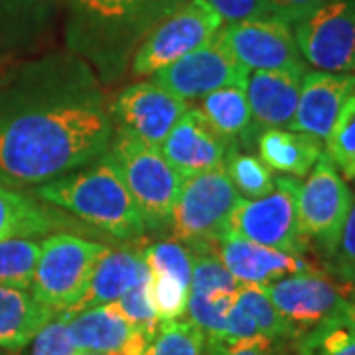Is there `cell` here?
<instances>
[{
    "instance_id": "1",
    "label": "cell",
    "mask_w": 355,
    "mask_h": 355,
    "mask_svg": "<svg viewBox=\"0 0 355 355\" xmlns=\"http://www.w3.org/2000/svg\"><path fill=\"white\" fill-rule=\"evenodd\" d=\"M111 99L95 69L69 50L0 73V182L34 190L109 150Z\"/></svg>"
},
{
    "instance_id": "2",
    "label": "cell",
    "mask_w": 355,
    "mask_h": 355,
    "mask_svg": "<svg viewBox=\"0 0 355 355\" xmlns=\"http://www.w3.org/2000/svg\"><path fill=\"white\" fill-rule=\"evenodd\" d=\"M65 14L67 50L83 58L105 83L130 67L132 53L160 20L186 0H58Z\"/></svg>"
},
{
    "instance_id": "3",
    "label": "cell",
    "mask_w": 355,
    "mask_h": 355,
    "mask_svg": "<svg viewBox=\"0 0 355 355\" xmlns=\"http://www.w3.org/2000/svg\"><path fill=\"white\" fill-rule=\"evenodd\" d=\"M28 191L40 202L69 211L113 239L132 241L148 229L123 178L105 154L50 184Z\"/></svg>"
},
{
    "instance_id": "4",
    "label": "cell",
    "mask_w": 355,
    "mask_h": 355,
    "mask_svg": "<svg viewBox=\"0 0 355 355\" xmlns=\"http://www.w3.org/2000/svg\"><path fill=\"white\" fill-rule=\"evenodd\" d=\"M105 156L123 178L146 227L168 225L184 178L166 160L162 150L125 128L114 127Z\"/></svg>"
},
{
    "instance_id": "5",
    "label": "cell",
    "mask_w": 355,
    "mask_h": 355,
    "mask_svg": "<svg viewBox=\"0 0 355 355\" xmlns=\"http://www.w3.org/2000/svg\"><path fill=\"white\" fill-rule=\"evenodd\" d=\"M107 245L76 233H50L40 239L30 291L53 312H67L85 294L91 272Z\"/></svg>"
},
{
    "instance_id": "6",
    "label": "cell",
    "mask_w": 355,
    "mask_h": 355,
    "mask_svg": "<svg viewBox=\"0 0 355 355\" xmlns=\"http://www.w3.org/2000/svg\"><path fill=\"white\" fill-rule=\"evenodd\" d=\"M241 196L233 188L225 168L186 178L174 203L172 239L188 247L214 245L227 235V225Z\"/></svg>"
},
{
    "instance_id": "7",
    "label": "cell",
    "mask_w": 355,
    "mask_h": 355,
    "mask_svg": "<svg viewBox=\"0 0 355 355\" xmlns=\"http://www.w3.org/2000/svg\"><path fill=\"white\" fill-rule=\"evenodd\" d=\"M300 178L277 176L275 190L263 198L243 200L235 205L227 225V235L241 237L284 253L304 254L310 243L298 219Z\"/></svg>"
},
{
    "instance_id": "8",
    "label": "cell",
    "mask_w": 355,
    "mask_h": 355,
    "mask_svg": "<svg viewBox=\"0 0 355 355\" xmlns=\"http://www.w3.org/2000/svg\"><path fill=\"white\" fill-rule=\"evenodd\" d=\"M221 28L219 14L205 0H186L140 42L128 71L135 77H153L166 65L211 42Z\"/></svg>"
},
{
    "instance_id": "9",
    "label": "cell",
    "mask_w": 355,
    "mask_h": 355,
    "mask_svg": "<svg viewBox=\"0 0 355 355\" xmlns=\"http://www.w3.org/2000/svg\"><path fill=\"white\" fill-rule=\"evenodd\" d=\"M265 291L280 316L291 324L298 343L320 326L343 318L355 286L316 268H308L265 284Z\"/></svg>"
},
{
    "instance_id": "10",
    "label": "cell",
    "mask_w": 355,
    "mask_h": 355,
    "mask_svg": "<svg viewBox=\"0 0 355 355\" xmlns=\"http://www.w3.org/2000/svg\"><path fill=\"white\" fill-rule=\"evenodd\" d=\"M354 190L331 158L322 153L298 188V219L308 243H316L328 259L336 253Z\"/></svg>"
},
{
    "instance_id": "11",
    "label": "cell",
    "mask_w": 355,
    "mask_h": 355,
    "mask_svg": "<svg viewBox=\"0 0 355 355\" xmlns=\"http://www.w3.org/2000/svg\"><path fill=\"white\" fill-rule=\"evenodd\" d=\"M306 64L320 71L355 73V0H326L294 24Z\"/></svg>"
},
{
    "instance_id": "12",
    "label": "cell",
    "mask_w": 355,
    "mask_h": 355,
    "mask_svg": "<svg viewBox=\"0 0 355 355\" xmlns=\"http://www.w3.org/2000/svg\"><path fill=\"white\" fill-rule=\"evenodd\" d=\"M221 36L247 71H284L298 77L308 71L291 26L275 16L223 26Z\"/></svg>"
},
{
    "instance_id": "13",
    "label": "cell",
    "mask_w": 355,
    "mask_h": 355,
    "mask_svg": "<svg viewBox=\"0 0 355 355\" xmlns=\"http://www.w3.org/2000/svg\"><path fill=\"white\" fill-rule=\"evenodd\" d=\"M249 71L229 50L221 30L205 46L190 51L174 64L156 71L153 79L186 103L200 101L217 89L239 85L245 87Z\"/></svg>"
},
{
    "instance_id": "14",
    "label": "cell",
    "mask_w": 355,
    "mask_h": 355,
    "mask_svg": "<svg viewBox=\"0 0 355 355\" xmlns=\"http://www.w3.org/2000/svg\"><path fill=\"white\" fill-rule=\"evenodd\" d=\"M188 109V103L158 85L153 77L121 89L111 101L114 127L125 128L158 148Z\"/></svg>"
},
{
    "instance_id": "15",
    "label": "cell",
    "mask_w": 355,
    "mask_h": 355,
    "mask_svg": "<svg viewBox=\"0 0 355 355\" xmlns=\"http://www.w3.org/2000/svg\"><path fill=\"white\" fill-rule=\"evenodd\" d=\"M193 253L186 316L207 338H221L239 282L219 261L214 245L190 247Z\"/></svg>"
},
{
    "instance_id": "16",
    "label": "cell",
    "mask_w": 355,
    "mask_h": 355,
    "mask_svg": "<svg viewBox=\"0 0 355 355\" xmlns=\"http://www.w3.org/2000/svg\"><path fill=\"white\" fill-rule=\"evenodd\" d=\"M235 144L221 137L198 107L182 114L170 135L166 137L160 150L166 160L176 168L180 176L191 178L219 170L225 164L229 150Z\"/></svg>"
},
{
    "instance_id": "17",
    "label": "cell",
    "mask_w": 355,
    "mask_h": 355,
    "mask_svg": "<svg viewBox=\"0 0 355 355\" xmlns=\"http://www.w3.org/2000/svg\"><path fill=\"white\" fill-rule=\"evenodd\" d=\"M214 247L219 261L239 284L265 286L294 272L314 268L306 261L304 254L284 253L233 235L221 237L214 243Z\"/></svg>"
},
{
    "instance_id": "18",
    "label": "cell",
    "mask_w": 355,
    "mask_h": 355,
    "mask_svg": "<svg viewBox=\"0 0 355 355\" xmlns=\"http://www.w3.org/2000/svg\"><path fill=\"white\" fill-rule=\"evenodd\" d=\"M354 91L355 73L306 71L300 81L298 107L288 128L326 140L343 103Z\"/></svg>"
},
{
    "instance_id": "19",
    "label": "cell",
    "mask_w": 355,
    "mask_h": 355,
    "mask_svg": "<svg viewBox=\"0 0 355 355\" xmlns=\"http://www.w3.org/2000/svg\"><path fill=\"white\" fill-rule=\"evenodd\" d=\"M67 330L77 352H142L148 345V338L130 322L121 316L113 304L95 306L81 312H65Z\"/></svg>"
},
{
    "instance_id": "20",
    "label": "cell",
    "mask_w": 355,
    "mask_h": 355,
    "mask_svg": "<svg viewBox=\"0 0 355 355\" xmlns=\"http://www.w3.org/2000/svg\"><path fill=\"white\" fill-rule=\"evenodd\" d=\"M148 277L150 268L146 265L142 249L107 247V251L95 263L85 294L67 312H81L95 306L113 304L135 284Z\"/></svg>"
},
{
    "instance_id": "21",
    "label": "cell",
    "mask_w": 355,
    "mask_h": 355,
    "mask_svg": "<svg viewBox=\"0 0 355 355\" xmlns=\"http://www.w3.org/2000/svg\"><path fill=\"white\" fill-rule=\"evenodd\" d=\"M221 338L223 340L268 338L279 343H296V334L291 328V324L280 316L277 306L268 298L265 286L259 284H239V291L229 312Z\"/></svg>"
},
{
    "instance_id": "22",
    "label": "cell",
    "mask_w": 355,
    "mask_h": 355,
    "mask_svg": "<svg viewBox=\"0 0 355 355\" xmlns=\"http://www.w3.org/2000/svg\"><path fill=\"white\" fill-rule=\"evenodd\" d=\"M302 77L284 71H249L245 93L253 114V130L291 127Z\"/></svg>"
},
{
    "instance_id": "23",
    "label": "cell",
    "mask_w": 355,
    "mask_h": 355,
    "mask_svg": "<svg viewBox=\"0 0 355 355\" xmlns=\"http://www.w3.org/2000/svg\"><path fill=\"white\" fill-rule=\"evenodd\" d=\"M55 314L30 288L0 284V349L8 355L22 352Z\"/></svg>"
},
{
    "instance_id": "24",
    "label": "cell",
    "mask_w": 355,
    "mask_h": 355,
    "mask_svg": "<svg viewBox=\"0 0 355 355\" xmlns=\"http://www.w3.org/2000/svg\"><path fill=\"white\" fill-rule=\"evenodd\" d=\"M65 225L67 219L51 205L36 200L30 191L14 190L0 182V241L40 239Z\"/></svg>"
},
{
    "instance_id": "25",
    "label": "cell",
    "mask_w": 355,
    "mask_h": 355,
    "mask_svg": "<svg viewBox=\"0 0 355 355\" xmlns=\"http://www.w3.org/2000/svg\"><path fill=\"white\" fill-rule=\"evenodd\" d=\"M259 158L282 176L306 178L324 153V140L300 130L263 128L257 137Z\"/></svg>"
},
{
    "instance_id": "26",
    "label": "cell",
    "mask_w": 355,
    "mask_h": 355,
    "mask_svg": "<svg viewBox=\"0 0 355 355\" xmlns=\"http://www.w3.org/2000/svg\"><path fill=\"white\" fill-rule=\"evenodd\" d=\"M58 0H0V48L34 44L53 18Z\"/></svg>"
},
{
    "instance_id": "27",
    "label": "cell",
    "mask_w": 355,
    "mask_h": 355,
    "mask_svg": "<svg viewBox=\"0 0 355 355\" xmlns=\"http://www.w3.org/2000/svg\"><path fill=\"white\" fill-rule=\"evenodd\" d=\"M198 109L209 121V125L235 146L247 139L249 132H253V114L245 87L231 85L217 89L200 99Z\"/></svg>"
},
{
    "instance_id": "28",
    "label": "cell",
    "mask_w": 355,
    "mask_h": 355,
    "mask_svg": "<svg viewBox=\"0 0 355 355\" xmlns=\"http://www.w3.org/2000/svg\"><path fill=\"white\" fill-rule=\"evenodd\" d=\"M223 168L243 200L263 198L275 190V172L259 156L243 153L237 146L229 150Z\"/></svg>"
},
{
    "instance_id": "29",
    "label": "cell",
    "mask_w": 355,
    "mask_h": 355,
    "mask_svg": "<svg viewBox=\"0 0 355 355\" xmlns=\"http://www.w3.org/2000/svg\"><path fill=\"white\" fill-rule=\"evenodd\" d=\"M326 154L345 180L355 182V91L343 103L326 137Z\"/></svg>"
},
{
    "instance_id": "30",
    "label": "cell",
    "mask_w": 355,
    "mask_h": 355,
    "mask_svg": "<svg viewBox=\"0 0 355 355\" xmlns=\"http://www.w3.org/2000/svg\"><path fill=\"white\" fill-rule=\"evenodd\" d=\"M207 336L190 320L162 324L142 355H205Z\"/></svg>"
},
{
    "instance_id": "31",
    "label": "cell",
    "mask_w": 355,
    "mask_h": 355,
    "mask_svg": "<svg viewBox=\"0 0 355 355\" xmlns=\"http://www.w3.org/2000/svg\"><path fill=\"white\" fill-rule=\"evenodd\" d=\"M40 254V239L0 241V284L30 288Z\"/></svg>"
},
{
    "instance_id": "32",
    "label": "cell",
    "mask_w": 355,
    "mask_h": 355,
    "mask_svg": "<svg viewBox=\"0 0 355 355\" xmlns=\"http://www.w3.org/2000/svg\"><path fill=\"white\" fill-rule=\"evenodd\" d=\"M146 265L153 272H160L170 279L178 280L186 288H190L191 266H193V253L188 245L176 239H162L142 249Z\"/></svg>"
},
{
    "instance_id": "33",
    "label": "cell",
    "mask_w": 355,
    "mask_h": 355,
    "mask_svg": "<svg viewBox=\"0 0 355 355\" xmlns=\"http://www.w3.org/2000/svg\"><path fill=\"white\" fill-rule=\"evenodd\" d=\"M296 347V355H355V330L343 318H338L310 331Z\"/></svg>"
},
{
    "instance_id": "34",
    "label": "cell",
    "mask_w": 355,
    "mask_h": 355,
    "mask_svg": "<svg viewBox=\"0 0 355 355\" xmlns=\"http://www.w3.org/2000/svg\"><path fill=\"white\" fill-rule=\"evenodd\" d=\"M150 277L140 280L128 292H125L113 306L121 312V316L127 322H130L139 331H142L148 340H153L154 334L162 326L160 320L156 316L153 300H150Z\"/></svg>"
},
{
    "instance_id": "35",
    "label": "cell",
    "mask_w": 355,
    "mask_h": 355,
    "mask_svg": "<svg viewBox=\"0 0 355 355\" xmlns=\"http://www.w3.org/2000/svg\"><path fill=\"white\" fill-rule=\"evenodd\" d=\"M148 288H150V300H153L160 324L176 322V320H182L186 316L190 288H186L178 280L160 275V272H153V270H150Z\"/></svg>"
},
{
    "instance_id": "36",
    "label": "cell",
    "mask_w": 355,
    "mask_h": 355,
    "mask_svg": "<svg viewBox=\"0 0 355 355\" xmlns=\"http://www.w3.org/2000/svg\"><path fill=\"white\" fill-rule=\"evenodd\" d=\"M77 347L67 330V314L58 312L16 355H76Z\"/></svg>"
},
{
    "instance_id": "37",
    "label": "cell",
    "mask_w": 355,
    "mask_h": 355,
    "mask_svg": "<svg viewBox=\"0 0 355 355\" xmlns=\"http://www.w3.org/2000/svg\"><path fill=\"white\" fill-rule=\"evenodd\" d=\"M330 261L334 266V275L343 282L355 286V186L354 202L349 207V214L345 217L338 249L331 254Z\"/></svg>"
},
{
    "instance_id": "38",
    "label": "cell",
    "mask_w": 355,
    "mask_h": 355,
    "mask_svg": "<svg viewBox=\"0 0 355 355\" xmlns=\"http://www.w3.org/2000/svg\"><path fill=\"white\" fill-rule=\"evenodd\" d=\"M282 343L268 338H251V340H223L207 338L205 355H280Z\"/></svg>"
},
{
    "instance_id": "39",
    "label": "cell",
    "mask_w": 355,
    "mask_h": 355,
    "mask_svg": "<svg viewBox=\"0 0 355 355\" xmlns=\"http://www.w3.org/2000/svg\"><path fill=\"white\" fill-rule=\"evenodd\" d=\"M221 18L223 24H237L245 20L270 16L266 0H205Z\"/></svg>"
},
{
    "instance_id": "40",
    "label": "cell",
    "mask_w": 355,
    "mask_h": 355,
    "mask_svg": "<svg viewBox=\"0 0 355 355\" xmlns=\"http://www.w3.org/2000/svg\"><path fill=\"white\" fill-rule=\"evenodd\" d=\"M326 0H266L270 16L279 18L286 24H296L308 14L320 8Z\"/></svg>"
},
{
    "instance_id": "41",
    "label": "cell",
    "mask_w": 355,
    "mask_h": 355,
    "mask_svg": "<svg viewBox=\"0 0 355 355\" xmlns=\"http://www.w3.org/2000/svg\"><path fill=\"white\" fill-rule=\"evenodd\" d=\"M343 320L352 326L355 330V291L352 292V296H349V300H347V304H345V310H343Z\"/></svg>"
},
{
    "instance_id": "42",
    "label": "cell",
    "mask_w": 355,
    "mask_h": 355,
    "mask_svg": "<svg viewBox=\"0 0 355 355\" xmlns=\"http://www.w3.org/2000/svg\"><path fill=\"white\" fill-rule=\"evenodd\" d=\"M76 355H142L137 349H127V352H113V354H101V352H77Z\"/></svg>"
},
{
    "instance_id": "43",
    "label": "cell",
    "mask_w": 355,
    "mask_h": 355,
    "mask_svg": "<svg viewBox=\"0 0 355 355\" xmlns=\"http://www.w3.org/2000/svg\"><path fill=\"white\" fill-rule=\"evenodd\" d=\"M0 355H8V354H4V352H2V349H0Z\"/></svg>"
},
{
    "instance_id": "44",
    "label": "cell",
    "mask_w": 355,
    "mask_h": 355,
    "mask_svg": "<svg viewBox=\"0 0 355 355\" xmlns=\"http://www.w3.org/2000/svg\"><path fill=\"white\" fill-rule=\"evenodd\" d=\"M280 355H284V354H280Z\"/></svg>"
}]
</instances>
